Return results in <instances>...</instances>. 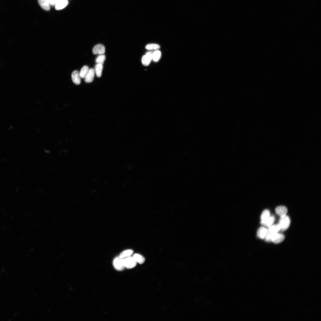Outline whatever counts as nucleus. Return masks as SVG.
<instances>
[{
  "label": "nucleus",
  "mask_w": 321,
  "mask_h": 321,
  "mask_svg": "<svg viewBox=\"0 0 321 321\" xmlns=\"http://www.w3.org/2000/svg\"><path fill=\"white\" fill-rule=\"evenodd\" d=\"M273 234L268 232L267 230V232L264 238L265 240L268 242H271V237Z\"/></svg>",
  "instance_id": "obj_23"
},
{
  "label": "nucleus",
  "mask_w": 321,
  "mask_h": 321,
  "mask_svg": "<svg viewBox=\"0 0 321 321\" xmlns=\"http://www.w3.org/2000/svg\"><path fill=\"white\" fill-rule=\"evenodd\" d=\"M153 51H150L147 52L145 55L143 56L141 59L142 64L144 66H148L151 61L152 60Z\"/></svg>",
  "instance_id": "obj_4"
},
{
  "label": "nucleus",
  "mask_w": 321,
  "mask_h": 321,
  "mask_svg": "<svg viewBox=\"0 0 321 321\" xmlns=\"http://www.w3.org/2000/svg\"><path fill=\"white\" fill-rule=\"evenodd\" d=\"M267 232V229L264 227H261L258 229L257 234L259 238L264 239Z\"/></svg>",
  "instance_id": "obj_13"
},
{
  "label": "nucleus",
  "mask_w": 321,
  "mask_h": 321,
  "mask_svg": "<svg viewBox=\"0 0 321 321\" xmlns=\"http://www.w3.org/2000/svg\"><path fill=\"white\" fill-rule=\"evenodd\" d=\"M133 251L132 250H126L122 252L119 254V257L122 259L129 257L133 254Z\"/></svg>",
  "instance_id": "obj_19"
},
{
  "label": "nucleus",
  "mask_w": 321,
  "mask_h": 321,
  "mask_svg": "<svg viewBox=\"0 0 321 321\" xmlns=\"http://www.w3.org/2000/svg\"><path fill=\"white\" fill-rule=\"evenodd\" d=\"M161 56V52L159 50H156L153 52L152 55V60L155 62H157L160 59Z\"/></svg>",
  "instance_id": "obj_18"
},
{
  "label": "nucleus",
  "mask_w": 321,
  "mask_h": 321,
  "mask_svg": "<svg viewBox=\"0 0 321 321\" xmlns=\"http://www.w3.org/2000/svg\"><path fill=\"white\" fill-rule=\"evenodd\" d=\"M106 59L105 55L103 54H99L97 57L96 59V62L97 64H103Z\"/></svg>",
  "instance_id": "obj_22"
},
{
  "label": "nucleus",
  "mask_w": 321,
  "mask_h": 321,
  "mask_svg": "<svg viewBox=\"0 0 321 321\" xmlns=\"http://www.w3.org/2000/svg\"><path fill=\"white\" fill-rule=\"evenodd\" d=\"M113 264L115 268L118 270H123L125 268L123 262V259L119 257H116L113 261Z\"/></svg>",
  "instance_id": "obj_3"
},
{
  "label": "nucleus",
  "mask_w": 321,
  "mask_h": 321,
  "mask_svg": "<svg viewBox=\"0 0 321 321\" xmlns=\"http://www.w3.org/2000/svg\"><path fill=\"white\" fill-rule=\"evenodd\" d=\"M284 236L282 234L278 233L273 234L271 237V242L278 244L282 242L284 240Z\"/></svg>",
  "instance_id": "obj_5"
},
{
  "label": "nucleus",
  "mask_w": 321,
  "mask_h": 321,
  "mask_svg": "<svg viewBox=\"0 0 321 321\" xmlns=\"http://www.w3.org/2000/svg\"><path fill=\"white\" fill-rule=\"evenodd\" d=\"M104 46L102 44H98L94 46L93 48V53L94 54H103L105 52Z\"/></svg>",
  "instance_id": "obj_6"
},
{
  "label": "nucleus",
  "mask_w": 321,
  "mask_h": 321,
  "mask_svg": "<svg viewBox=\"0 0 321 321\" xmlns=\"http://www.w3.org/2000/svg\"><path fill=\"white\" fill-rule=\"evenodd\" d=\"M72 79L73 82L75 84L79 85L81 82V77L79 72L77 70H74L71 75Z\"/></svg>",
  "instance_id": "obj_8"
},
{
  "label": "nucleus",
  "mask_w": 321,
  "mask_h": 321,
  "mask_svg": "<svg viewBox=\"0 0 321 321\" xmlns=\"http://www.w3.org/2000/svg\"><path fill=\"white\" fill-rule=\"evenodd\" d=\"M95 70L93 68L89 69V71L85 78V81L87 83L91 82L93 81L95 75Z\"/></svg>",
  "instance_id": "obj_10"
},
{
  "label": "nucleus",
  "mask_w": 321,
  "mask_h": 321,
  "mask_svg": "<svg viewBox=\"0 0 321 321\" xmlns=\"http://www.w3.org/2000/svg\"><path fill=\"white\" fill-rule=\"evenodd\" d=\"M89 69L86 65L84 66L81 69L79 72V74L81 78H85L88 73Z\"/></svg>",
  "instance_id": "obj_14"
},
{
  "label": "nucleus",
  "mask_w": 321,
  "mask_h": 321,
  "mask_svg": "<svg viewBox=\"0 0 321 321\" xmlns=\"http://www.w3.org/2000/svg\"><path fill=\"white\" fill-rule=\"evenodd\" d=\"M269 227L268 231L272 234L277 233L280 230V228L278 224L272 225Z\"/></svg>",
  "instance_id": "obj_17"
},
{
  "label": "nucleus",
  "mask_w": 321,
  "mask_h": 321,
  "mask_svg": "<svg viewBox=\"0 0 321 321\" xmlns=\"http://www.w3.org/2000/svg\"><path fill=\"white\" fill-rule=\"evenodd\" d=\"M39 4L43 10L46 11L50 10V7L49 0H38Z\"/></svg>",
  "instance_id": "obj_12"
},
{
  "label": "nucleus",
  "mask_w": 321,
  "mask_h": 321,
  "mask_svg": "<svg viewBox=\"0 0 321 321\" xmlns=\"http://www.w3.org/2000/svg\"><path fill=\"white\" fill-rule=\"evenodd\" d=\"M270 212L268 210H264L260 216L261 221H265L270 216Z\"/></svg>",
  "instance_id": "obj_20"
},
{
  "label": "nucleus",
  "mask_w": 321,
  "mask_h": 321,
  "mask_svg": "<svg viewBox=\"0 0 321 321\" xmlns=\"http://www.w3.org/2000/svg\"><path fill=\"white\" fill-rule=\"evenodd\" d=\"M275 218L273 215L270 216L265 221H261V224L265 226L268 227H270L273 223L275 221Z\"/></svg>",
  "instance_id": "obj_11"
},
{
  "label": "nucleus",
  "mask_w": 321,
  "mask_h": 321,
  "mask_svg": "<svg viewBox=\"0 0 321 321\" xmlns=\"http://www.w3.org/2000/svg\"><path fill=\"white\" fill-rule=\"evenodd\" d=\"M290 223V220L288 216L286 215L280 217L278 224L280 228V230L284 231L287 230L289 227Z\"/></svg>",
  "instance_id": "obj_1"
},
{
  "label": "nucleus",
  "mask_w": 321,
  "mask_h": 321,
  "mask_svg": "<svg viewBox=\"0 0 321 321\" xmlns=\"http://www.w3.org/2000/svg\"><path fill=\"white\" fill-rule=\"evenodd\" d=\"M58 0H49L50 4L51 5H55Z\"/></svg>",
  "instance_id": "obj_24"
},
{
  "label": "nucleus",
  "mask_w": 321,
  "mask_h": 321,
  "mask_svg": "<svg viewBox=\"0 0 321 321\" xmlns=\"http://www.w3.org/2000/svg\"><path fill=\"white\" fill-rule=\"evenodd\" d=\"M275 211L276 213L280 217H282L286 215L288 210L285 207L279 206L276 208Z\"/></svg>",
  "instance_id": "obj_7"
},
{
  "label": "nucleus",
  "mask_w": 321,
  "mask_h": 321,
  "mask_svg": "<svg viewBox=\"0 0 321 321\" xmlns=\"http://www.w3.org/2000/svg\"><path fill=\"white\" fill-rule=\"evenodd\" d=\"M133 257L136 263L139 264H143L145 262L144 258L140 254H135L133 255Z\"/></svg>",
  "instance_id": "obj_16"
},
{
  "label": "nucleus",
  "mask_w": 321,
  "mask_h": 321,
  "mask_svg": "<svg viewBox=\"0 0 321 321\" xmlns=\"http://www.w3.org/2000/svg\"><path fill=\"white\" fill-rule=\"evenodd\" d=\"M160 46L156 44H149L145 46V48L147 50H157L160 48Z\"/></svg>",
  "instance_id": "obj_21"
},
{
  "label": "nucleus",
  "mask_w": 321,
  "mask_h": 321,
  "mask_svg": "<svg viewBox=\"0 0 321 321\" xmlns=\"http://www.w3.org/2000/svg\"><path fill=\"white\" fill-rule=\"evenodd\" d=\"M67 0H58L55 4V8L57 10H62L67 5Z\"/></svg>",
  "instance_id": "obj_9"
},
{
  "label": "nucleus",
  "mask_w": 321,
  "mask_h": 321,
  "mask_svg": "<svg viewBox=\"0 0 321 321\" xmlns=\"http://www.w3.org/2000/svg\"><path fill=\"white\" fill-rule=\"evenodd\" d=\"M103 68V67L102 64H97L95 65L94 70L97 77H100L101 76Z\"/></svg>",
  "instance_id": "obj_15"
},
{
  "label": "nucleus",
  "mask_w": 321,
  "mask_h": 321,
  "mask_svg": "<svg viewBox=\"0 0 321 321\" xmlns=\"http://www.w3.org/2000/svg\"><path fill=\"white\" fill-rule=\"evenodd\" d=\"M123 262L125 267L129 269L134 268L137 264L133 257L130 256L123 259Z\"/></svg>",
  "instance_id": "obj_2"
}]
</instances>
